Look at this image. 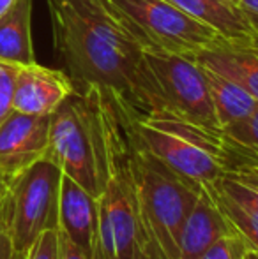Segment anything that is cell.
Instances as JSON below:
<instances>
[{
  "label": "cell",
  "instance_id": "cell-1",
  "mask_svg": "<svg viewBox=\"0 0 258 259\" xmlns=\"http://www.w3.org/2000/svg\"><path fill=\"white\" fill-rule=\"evenodd\" d=\"M53 45L76 92L96 87L133 120L170 115L145 48L110 0H46Z\"/></svg>",
  "mask_w": 258,
  "mask_h": 259
},
{
  "label": "cell",
  "instance_id": "cell-2",
  "mask_svg": "<svg viewBox=\"0 0 258 259\" xmlns=\"http://www.w3.org/2000/svg\"><path fill=\"white\" fill-rule=\"evenodd\" d=\"M108 145V180L99 196V240L103 259H149L147 236L131 173V116L117 101L101 92Z\"/></svg>",
  "mask_w": 258,
  "mask_h": 259
},
{
  "label": "cell",
  "instance_id": "cell-3",
  "mask_svg": "<svg viewBox=\"0 0 258 259\" xmlns=\"http://www.w3.org/2000/svg\"><path fill=\"white\" fill-rule=\"evenodd\" d=\"M131 173L147 236L149 259H179V235L202 185L188 180L138 140L131 120Z\"/></svg>",
  "mask_w": 258,
  "mask_h": 259
},
{
  "label": "cell",
  "instance_id": "cell-4",
  "mask_svg": "<svg viewBox=\"0 0 258 259\" xmlns=\"http://www.w3.org/2000/svg\"><path fill=\"white\" fill-rule=\"evenodd\" d=\"M46 157L65 177L99 199L108 180V145L99 89L75 90L52 113Z\"/></svg>",
  "mask_w": 258,
  "mask_h": 259
},
{
  "label": "cell",
  "instance_id": "cell-5",
  "mask_svg": "<svg viewBox=\"0 0 258 259\" xmlns=\"http://www.w3.org/2000/svg\"><path fill=\"white\" fill-rule=\"evenodd\" d=\"M136 136L173 171L198 184H214L227 173L223 133L175 115L133 120Z\"/></svg>",
  "mask_w": 258,
  "mask_h": 259
},
{
  "label": "cell",
  "instance_id": "cell-6",
  "mask_svg": "<svg viewBox=\"0 0 258 259\" xmlns=\"http://www.w3.org/2000/svg\"><path fill=\"white\" fill-rule=\"evenodd\" d=\"M60 182L62 169L50 157L6 180L0 217L20 252H27L41 233L59 228Z\"/></svg>",
  "mask_w": 258,
  "mask_h": 259
},
{
  "label": "cell",
  "instance_id": "cell-7",
  "mask_svg": "<svg viewBox=\"0 0 258 259\" xmlns=\"http://www.w3.org/2000/svg\"><path fill=\"white\" fill-rule=\"evenodd\" d=\"M128 21L145 52L193 55L225 41L216 30L168 0H110Z\"/></svg>",
  "mask_w": 258,
  "mask_h": 259
},
{
  "label": "cell",
  "instance_id": "cell-8",
  "mask_svg": "<svg viewBox=\"0 0 258 259\" xmlns=\"http://www.w3.org/2000/svg\"><path fill=\"white\" fill-rule=\"evenodd\" d=\"M145 58L159 83L170 115L219 131L209 83L202 65L191 55L145 52Z\"/></svg>",
  "mask_w": 258,
  "mask_h": 259
},
{
  "label": "cell",
  "instance_id": "cell-9",
  "mask_svg": "<svg viewBox=\"0 0 258 259\" xmlns=\"http://www.w3.org/2000/svg\"><path fill=\"white\" fill-rule=\"evenodd\" d=\"M52 115L11 111L0 123V177L9 180L46 157L50 147Z\"/></svg>",
  "mask_w": 258,
  "mask_h": 259
},
{
  "label": "cell",
  "instance_id": "cell-10",
  "mask_svg": "<svg viewBox=\"0 0 258 259\" xmlns=\"http://www.w3.org/2000/svg\"><path fill=\"white\" fill-rule=\"evenodd\" d=\"M59 231L85 257L103 259L99 240V199L62 173L59 198Z\"/></svg>",
  "mask_w": 258,
  "mask_h": 259
},
{
  "label": "cell",
  "instance_id": "cell-11",
  "mask_svg": "<svg viewBox=\"0 0 258 259\" xmlns=\"http://www.w3.org/2000/svg\"><path fill=\"white\" fill-rule=\"evenodd\" d=\"M75 92V85L62 71L39 65H20L14 85L13 109L27 115H52Z\"/></svg>",
  "mask_w": 258,
  "mask_h": 259
},
{
  "label": "cell",
  "instance_id": "cell-12",
  "mask_svg": "<svg viewBox=\"0 0 258 259\" xmlns=\"http://www.w3.org/2000/svg\"><path fill=\"white\" fill-rule=\"evenodd\" d=\"M234 228L216 201L212 184H203L179 235V259H198L221 236Z\"/></svg>",
  "mask_w": 258,
  "mask_h": 259
},
{
  "label": "cell",
  "instance_id": "cell-13",
  "mask_svg": "<svg viewBox=\"0 0 258 259\" xmlns=\"http://www.w3.org/2000/svg\"><path fill=\"white\" fill-rule=\"evenodd\" d=\"M191 57L200 65L232 79L258 101V37L221 41Z\"/></svg>",
  "mask_w": 258,
  "mask_h": 259
},
{
  "label": "cell",
  "instance_id": "cell-14",
  "mask_svg": "<svg viewBox=\"0 0 258 259\" xmlns=\"http://www.w3.org/2000/svg\"><path fill=\"white\" fill-rule=\"evenodd\" d=\"M182 13L216 30L227 41H248L256 37L251 25L235 4L225 0H168Z\"/></svg>",
  "mask_w": 258,
  "mask_h": 259
},
{
  "label": "cell",
  "instance_id": "cell-15",
  "mask_svg": "<svg viewBox=\"0 0 258 259\" xmlns=\"http://www.w3.org/2000/svg\"><path fill=\"white\" fill-rule=\"evenodd\" d=\"M0 60L16 65L35 62L32 46V0H14L0 16Z\"/></svg>",
  "mask_w": 258,
  "mask_h": 259
},
{
  "label": "cell",
  "instance_id": "cell-16",
  "mask_svg": "<svg viewBox=\"0 0 258 259\" xmlns=\"http://www.w3.org/2000/svg\"><path fill=\"white\" fill-rule=\"evenodd\" d=\"M202 69L207 78V83H209L210 97H212L219 129L232 125L235 122H241L255 111L258 101L249 92H246L241 85L210 71V69L203 67V65Z\"/></svg>",
  "mask_w": 258,
  "mask_h": 259
},
{
  "label": "cell",
  "instance_id": "cell-17",
  "mask_svg": "<svg viewBox=\"0 0 258 259\" xmlns=\"http://www.w3.org/2000/svg\"><path fill=\"white\" fill-rule=\"evenodd\" d=\"M227 143V171L258 169V106L248 118L221 129Z\"/></svg>",
  "mask_w": 258,
  "mask_h": 259
},
{
  "label": "cell",
  "instance_id": "cell-18",
  "mask_svg": "<svg viewBox=\"0 0 258 259\" xmlns=\"http://www.w3.org/2000/svg\"><path fill=\"white\" fill-rule=\"evenodd\" d=\"M217 189L227 198L235 201L239 206L258 215V171L237 169L227 171L221 178L214 182Z\"/></svg>",
  "mask_w": 258,
  "mask_h": 259
},
{
  "label": "cell",
  "instance_id": "cell-19",
  "mask_svg": "<svg viewBox=\"0 0 258 259\" xmlns=\"http://www.w3.org/2000/svg\"><path fill=\"white\" fill-rule=\"evenodd\" d=\"M212 187L217 205H219L221 211L225 213V217L228 219V222L232 224L234 231L244 240L248 249L258 250V215L251 213L246 208L239 206L235 201H232L230 198H227L214 184Z\"/></svg>",
  "mask_w": 258,
  "mask_h": 259
},
{
  "label": "cell",
  "instance_id": "cell-20",
  "mask_svg": "<svg viewBox=\"0 0 258 259\" xmlns=\"http://www.w3.org/2000/svg\"><path fill=\"white\" fill-rule=\"evenodd\" d=\"M246 250H248L246 242L234 231L216 240L198 259H242Z\"/></svg>",
  "mask_w": 258,
  "mask_h": 259
},
{
  "label": "cell",
  "instance_id": "cell-21",
  "mask_svg": "<svg viewBox=\"0 0 258 259\" xmlns=\"http://www.w3.org/2000/svg\"><path fill=\"white\" fill-rule=\"evenodd\" d=\"M20 65L0 60V123L13 111V96Z\"/></svg>",
  "mask_w": 258,
  "mask_h": 259
},
{
  "label": "cell",
  "instance_id": "cell-22",
  "mask_svg": "<svg viewBox=\"0 0 258 259\" xmlns=\"http://www.w3.org/2000/svg\"><path fill=\"white\" fill-rule=\"evenodd\" d=\"M25 259H59V228L41 233L27 250Z\"/></svg>",
  "mask_w": 258,
  "mask_h": 259
},
{
  "label": "cell",
  "instance_id": "cell-23",
  "mask_svg": "<svg viewBox=\"0 0 258 259\" xmlns=\"http://www.w3.org/2000/svg\"><path fill=\"white\" fill-rule=\"evenodd\" d=\"M25 256H27V252H20L14 247L6 222L0 217V259H25Z\"/></svg>",
  "mask_w": 258,
  "mask_h": 259
},
{
  "label": "cell",
  "instance_id": "cell-24",
  "mask_svg": "<svg viewBox=\"0 0 258 259\" xmlns=\"http://www.w3.org/2000/svg\"><path fill=\"white\" fill-rule=\"evenodd\" d=\"M237 7L251 25L253 32L258 35V0H237Z\"/></svg>",
  "mask_w": 258,
  "mask_h": 259
},
{
  "label": "cell",
  "instance_id": "cell-25",
  "mask_svg": "<svg viewBox=\"0 0 258 259\" xmlns=\"http://www.w3.org/2000/svg\"><path fill=\"white\" fill-rule=\"evenodd\" d=\"M59 259H89L82 254V250L69 242L67 238L59 231Z\"/></svg>",
  "mask_w": 258,
  "mask_h": 259
},
{
  "label": "cell",
  "instance_id": "cell-26",
  "mask_svg": "<svg viewBox=\"0 0 258 259\" xmlns=\"http://www.w3.org/2000/svg\"><path fill=\"white\" fill-rule=\"evenodd\" d=\"M13 2L14 0H0V16H2V14L6 13L11 6H13Z\"/></svg>",
  "mask_w": 258,
  "mask_h": 259
},
{
  "label": "cell",
  "instance_id": "cell-27",
  "mask_svg": "<svg viewBox=\"0 0 258 259\" xmlns=\"http://www.w3.org/2000/svg\"><path fill=\"white\" fill-rule=\"evenodd\" d=\"M244 259H258V250H253V249H248L244 254Z\"/></svg>",
  "mask_w": 258,
  "mask_h": 259
},
{
  "label": "cell",
  "instance_id": "cell-28",
  "mask_svg": "<svg viewBox=\"0 0 258 259\" xmlns=\"http://www.w3.org/2000/svg\"><path fill=\"white\" fill-rule=\"evenodd\" d=\"M4 196H6V180L0 177V203H2Z\"/></svg>",
  "mask_w": 258,
  "mask_h": 259
},
{
  "label": "cell",
  "instance_id": "cell-29",
  "mask_svg": "<svg viewBox=\"0 0 258 259\" xmlns=\"http://www.w3.org/2000/svg\"><path fill=\"white\" fill-rule=\"evenodd\" d=\"M225 2H230V4H235V6H237V0H225Z\"/></svg>",
  "mask_w": 258,
  "mask_h": 259
},
{
  "label": "cell",
  "instance_id": "cell-30",
  "mask_svg": "<svg viewBox=\"0 0 258 259\" xmlns=\"http://www.w3.org/2000/svg\"><path fill=\"white\" fill-rule=\"evenodd\" d=\"M242 259H244V257H242Z\"/></svg>",
  "mask_w": 258,
  "mask_h": 259
},
{
  "label": "cell",
  "instance_id": "cell-31",
  "mask_svg": "<svg viewBox=\"0 0 258 259\" xmlns=\"http://www.w3.org/2000/svg\"><path fill=\"white\" fill-rule=\"evenodd\" d=\"M256 37H258V35H256Z\"/></svg>",
  "mask_w": 258,
  "mask_h": 259
},
{
  "label": "cell",
  "instance_id": "cell-32",
  "mask_svg": "<svg viewBox=\"0 0 258 259\" xmlns=\"http://www.w3.org/2000/svg\"><path fill=\"white\" fill-rule=\"evenodd\" d=\"M256 171H258V169H256Z\"/></svg>",
  "mask_w": 258,
  "mask_h": 259
}]
</instances>
